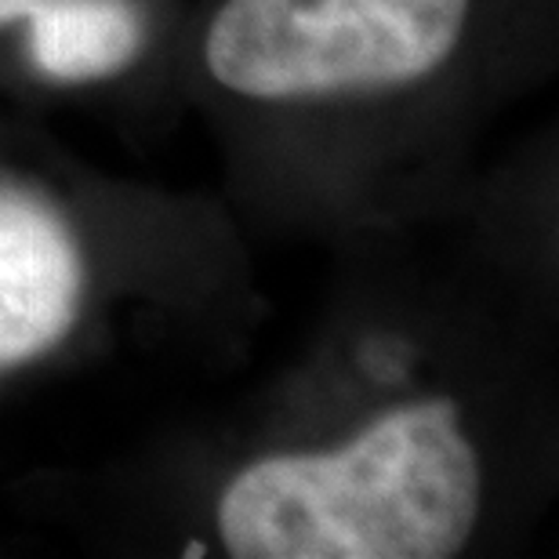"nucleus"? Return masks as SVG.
<instances>
[{
	"label": "nucleus",
	"instance_id": "obj_1",
	"mask_svg": "<svg viewBox=\"0 0 559 559\" xmlns=\"http://www.w3.org/2000/svg\"><path fill=\"white\" fill-rule=\"evenodd\" d=\"M479 516V462L454 404L400 407L328 454L254 462L218 501L237 559H447Z\"/></svg>",
	"mask_w": 559,
	"mask_h": 559
},
{
	"label": "nucleus",
	"instance_id": "obj_3",
	"mask_svg": "<svg viewBox=\"0 0 559 559\" xmlns=\"http://www.w3.org/2000/svg\"><path fill=\"white\" fill-rule=\"evenodd\" d=\"M81 254L62 218L0 193V367L51 349L81 306Z\"/></svg>",
	"mask_w": 559,
	"mask_h": 559
},
{
	"label": "nucleus",
	"instance_id": "obj_5",
	"mask_svg": "<svg viewBox=\"0 0 559 559\" xmlns=\"http://www.w3.org/2000/svg\"><path fill=\"white\" fill-rule=\"evenodd\" d=\"M37 4H40V0H0V26H4V22L22 19V15H29Z\"/></svg>",
	"mask_w": 559,
	"mask_h": 559
},
{
	"label": "nucleus",
	"instance_id": "obj_4",
	"mask_svg": "<svg viewBox=\"0 0 559 559\" xmlns=\"http://www.w3.org/2000/svg\"><path fill=\"white\" fill-rule=\"evenodd\" d=\"M29 48L55 81H98L139 55L142 22L124 0H40L29 11Z\"/></svg>",
	"mask_w": 559,
	"mask_h": 559
},
{
	"label": "nucleus",
	"instance_id": "obj_6",
	"mask_svg": "<svg viewBox=\"0 0 559 559\" xmlns=\"http://www.w3.org/2000/svg\"><path fill=\"white\" fill-rule=\"evenodd\" d=\"M186 556H204V545H200V542H189V549H186Z\"/></svg>",
	"mask_w": 559,
	"mask_h": 559
},
{
	"label": "nucleus",
	"instance_id": "obj_2",
	"mask_svg": "<svg viewBox=\"0 0 559 559\" xmlns=\"http://www.w3.org/2000/svg\"><path fill=\"white\" fill-rule=\"evenodd\" d=\"M465 15L468 0H226L204 55L251 98L396 87L454 51Z\"/></svg>",
	"mask_w": 559,
	"mask_h": 559
}]
</instances>
